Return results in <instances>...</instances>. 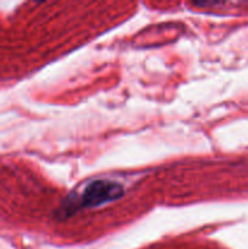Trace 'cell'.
Returning <instances> with one entry per match:
<instances>
[{
	"label": "cell",
	"mask_w": 248,
	"mask_h": 249,
	"mask_svg": "<svg viewBox=\"0 0 248 249\" xmlns=\"http://www.w3.org/2000/svg\"><path fill=\"white\" fill-rule=\"evenodd\" d=\"M124 194L123 187L111 180H95L88 185L80 196V207H96L117 201Z\"/></svg>",
	"instance_id": "6da1fadb"
}]
</instances>
